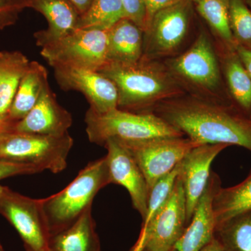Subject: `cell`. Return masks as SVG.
<instances>
[{"label": "cell", "mask_w": 251, "mask_h": 251, "mask_svg": "<svg viewBox=\"0 0 251 251\" xmlns=\"http://www.w3.org/2000/svg\"><path fill=\"white\" fill-rule=\"evenodd\" d=\"M244 1L246 4L249 6V9H251V0H244Z\"/></svg>", "instance_id": "d590c367"}, {"label": "cell", "mask_w": 251, "mask_h": 251, "mask_svg": "<svg viewBox=\"0 0 251 251\" xmlns=\"http://www.w3.org/2000/svg\"><path fill=\"white\" fill-rule=\"evenodd\" d=\"M191 18L189 0H181L156 13L143 31V58L166 57L177 50L186 39Z\"/></svg>", "instance_id": "30bf717a"}, {"label": "cell", "mask_w": 251, "mask_h": 251, "mask_svg": "<svg viewBox=\"0 0 251 251\" xmlns=\"http://www.w3.org/2000/svg\"><path fill=\"white\" fill-rule=\"evenodd\" d=\"M168 69L179 82L205 94H214L217 100L221 92L222 77L219 59L209 36L201 32L188 50L171 59Z\"/></svg>", "instance_id": "52a82bcc"}, {"label": "cell", "mask_w": 251, "mask_h": 251, "mask_svg": "<svg viewBox=\"0 0 251 251\" xmlns=\"http://www.w3.org/2000/svg\"><path fill=\"white\" fill-rule=\"evenodd\" d=\"M103 147L108 150L105 156L111 184L120 185L127 190L133 208L144 219L148 210L150 189L143 172L121 142L108 140Z\"/></svg>", "instance_id": "4fadbf2b"}, {"label": "cell", "mask_w": 251, "mask_h": 251, "mask_svg": "<svg viewBox=\"0 0 251 251\" xmlns=\"http://www.w3.org/2000/svg\"><path fill=\"white\" fill-rule=\"evenodd\" d=\"M221 48V63L231 100L241 111L251 117V77L235 49L222 44Z\"/></svg>", "instance_id": "ffe728a7"}, {"label": "cell", "mask_w": 251, "mask_h": 251, "mask_svg": "<svg viewBox=\"0 0 251 251\" xmlns=\"http://www.w3.org/2000/svg\"><path fill=\"white\" fill-rule=\"evenodd\" d=\"M221 186L219 175L211 172L204 193L189 224L175 245L177 251H201L214 237L216 222L213 201Z\"/></svg>", "instance_id": "9a60e30c"}, {"label": "cell", "mask_w": 251, "mask_h": 251, "mask_svg": "<svg viewBox=\"0 0 251 251\" xmlns=\"http://www.w3.org/2000/svg\"><path fill=\"white\" fill-rule=\"evenodd\" d=\"M92 206L68 228L49 237L50 251H101Z\"/></svg>", "instance_id": "d6986e66"}, {"label": "cell", "mask_w": 251, "mask_h": 251, "mask_svg": "<svg viewBox=\"0 0 251 251\" xmlns=\"http://www.w3.org/2000/svg\"><path fill=\"white\" fill-rule=\"evenodd\" d=\"M16 123L17 122L13 121L8 115L0 116V138L6 133L14 130Z\"/></svg>", "instance_id": "d6a6232c"}, {"label": "cell", "mask_w": 251, "mask_h": 251, "mask_svg": "<svg viewBox=\"0 0 251 251\" xmlns=\"http://www.w3.org/2000/svg\"><path fill=\"white\" fill-rule=\"evenodd\" d=\"M0 214L14 226L25 247L49 249V233L41 211L40 199H33L0 185Z\"/></svg>", "instance_id": "8fae6325"}, {"label": "cell", "mask_w": 251, "mask_h": 251, "mask_svg": "<svg viewBox=\"0 0 251 251\" xmlns=\"http://www.w3.org/2000/svg\"><path fill=\"white\" fill-rule=\"evenodd\" d=\"M72 114L57 102L50 85L46 87L37 103L23 120L18 122L14 130L21 133L44 135H62L72 126Z\"/></svg>", "instance_id": "2e32d148"}, {"label": "cell", "mask_w": 251, "mask_h": 251, "mask_svg": "<svg viewBox=\"0 0 251 251\" xmlns=\"http://www.w3.org/2000/svg\"><path fill=\"white\" fill-rule=\"evenodd\" d=\"M110 184L108 163L104 156L89 163L60 192L40 199L50 237L72 226L92 206L99 191Z\"/></svg>", "instance_id": "3957f363"}, {"label": "cell", "mask_w": 251, "mask_h": 251, "mask_svg": "<svg viewBox=\"0 0 251 251\" xmlns=\"http://www.w3.org/2000/svg\"><path fill=\"white\" fill-rule=\"evenodd\" d=\"M29 59L18 51L0 52V116H6L27 69Z\"/></svg>", "instance_id": "7402d4cb"}, {"label": "cell", "mask_w": 251, "mask_h": 251, "mask_svg": "<svg viewBox=\"0 0 251 251\" xmlns=\"http://www.w3.org/2000/svg\"><path fill=\"white\" fill-rule=\"evenodd\" d=\"M0 251H4V249H3L2 246H1V243H0Z\"/></svg>", "instance_id": "74e56055"}, {"label": "cell", "mask_w": 251, "mask_h": 251, "mask_svg": "<svg viewBox=\"0 0 251 251\" xmlns=\"http://www.w3.org/2000/svg\"><path fill=\"white\" fill-rule=\"evenodd\" d=\"M229 17L237 44L251 50V9L244 0H229Z\"/></svg>", "instance_id": "4316f807"}, {"label": "cell", "mask_w": 251, "mask_h": 251, "mask_svg": "<svg viewBox=\"0 0 251 251\" xmlns=\"http://www.w3.org/2000/svg\"><path fill=\"white\" fill-rule=\"evenodd\" d=\"M125 18L134 23L143 31L146 25V9L144 0H122Z\"/></svg>", "instance_id": "f1b7e54d"}, {"label": "cell", "mask_w": 251, "mask_h": 251, "mask_svg": "<svg viewBox=\"0 0 251 251\" xmlns=\"http://www.w3.org/2000/svg\"><path fill=\"white\" fill-rule=\"evenodd\" d=\"M200 145H237L251 151V117L232 102L177 97L151 111Z\"/></svg>", "instance_id": "6da1fadb"}, {"label": "cell", "mask_w": 251, "mask_h": 251, "mask_svg": "<svg viewBox=\"0 0 251 251\" xmlns=\"http://www.w3.org/2000/svg\"><path fill=\"white\" fill-rule=\"evenodd\" d=\"M25 7L31 8L45 16L47 29L34 34L36 44L44 47L77 28L80 15L68 0H23Z\"/></svg>", "instance_id": "e0dca14e"}, {"label": "cell", "mask_w": 251, "mask_h": 251, "mask_svg": "<svg viewBox=\"0 0 251 251\" xmlns=\"http://www.w3.org/2000/svg\"><path fill=\"white\" fill-rule=\"evenodd\" d=\"M235 50L239 58L245 68L249 76L251 77V50L246 49L240 45H236Z\"/></svg>", "instance_id": "1f68e13d"}, {"label": "cell", "mask_w": 251, "mask_h": 251, "mask_svg": "<svg viewBox=\"0 0 251 251\" xmlns=\"http://www.w3.org/2000/svg\"><path fill=\"white\" fill-rule=\"evenodd\" d=\"M40 168L33 165L15 163L0 158V180L16 175H33L40 173Z\"/></svg>", "instance_id": "f546056e"}, {"label": "cell", "mask_w": 251, "mask_h": 251, "mask_svg": "<svg viewBox=\"0 0 251 251\" xmlns=\"http://www.w3.org/2000/svg\"><path fill=\"white\" fill-rule=\"evenodd\" d=\"M227 147L223 144H202L192 149L180 162L179 176L186 196L188 225L207 185L212 162Z\"/></svg>", "instance_id": "5bb4252c"}, {"label": "cell", "mask_w": 251, "mask_h": 251, "mask_svg": "<svg viewBox=\"0 0 251 251\" xmlns=\"http://www.w3.org/2000/svg\"><path fill=\"white\" fill-rule=\"evenodd\" d=\"M73 145L69 133L53 136L12 130L0 138V158L57 174L67 168Z\"/></svg>", "instance_id": "5b68a950"}, {"label": "cell", "mask_w": 251, "mask_h": 251, "mask_svg": "<svg viewBox=\"0 0 251 251\" xmlns=\"http://www.w3.org/2000/svg\"><path fill=\"white\" fill-rule=\"evenodd\" d=\"M125 18L122 0H93L88 10L79 18L77 28L108 30Z\"/></svg>", "instance_id": "484cf974"}, {"label": "cell", "mask_w": 251, "mask_h": 251, "mask_svg": "<svg viewBox=\"0 0 251 251\" xmlns=\"http://www.w3.org/2000/svg\"><path fill=\"white\" fill-rule=\"evenodd\" d=\"M191 1H193V2H194V1H196V0H191Z\"/></svg>", "instance_id": "ab89813d"}, {"label": "cell", "mask_w": 251, "mask_h": 251, "mask_svg": "<svg viewBox=\"0 0 251 251\" xmlns=\"http://www.w3.org/2000/svg\"><path fill=\"white\" fill-rule=\"evenodd\" d=\"M179 1L181 0H144L146 9V25L145 29H146L153 15L160 10L176 4Z\"/></svg>", "instance_id": "4dcf8cb0"}, {"label": "cell", "mask_w": 251, "mask_h": 251, "mask_svg": "<svg viewBox=\"0 0 251 251\" xmlns=\"http://www.w3.org/2000/svg\"><path fill=\"white\" fill-rule=\"evenodd\" d=\"M143 251H149L146 250V249H144V250H143ZM176 251V249H175H175H173V250H172V251Z\"/></svg>", "instance_id": "f35d334b"}, {"label": "cell", "mask_w": 251, "mask_h": 251, "mask_svg": "<svg viewBox=\"0 0 251 251\" xmlns=\"http://www.w3.org/2000/svg\"><path fill=\"white\" fill-rule=\"evenodd\" d=\"M143 30L127 18H123L107 30L106 62L131 64L143 54Z\"/></svg>", "instance_id": "ac0fdd59"}, {"label": "cell", "mask_w": 251, "mask_h": 251, "mask_svg": "<svg viewBox=\"0 0 251 251\" xmlns=\"http://www.w3.org/2000/svg\"><path fill=\"white\" fill-rule=\"evenodd\" d=\"M54 77L63 90L78 91L85 96L90 108L103 114L117 108L118 92L115 84L97 71L72 67H54Z\"/></svg>", "instance_id": "7c38bea8"}, {"label": "cell", "mask_w": 251, "mask_h": 251, "mask_svg": "<svg viewBox=\"0 0 251 251\" xmlns=\"http://www.w3.org/2000/svg\"><path fill=\"white\" fill-rule=\"evenodd\" d=\"M214 237L224 251H251V210L216 226Z\"/></svg>", "instance_id": "cb8c5ba5"}, {"label": "cell", "mask_w": 251, "mask_h": 251, "mask_svg": "<svg viewBox=\"0 0 251 251\" xmlns=\"http://www.w3.org/2000/svg\"><path fill=\"white\" fill-rule=\"evenodd\" d=\"M198 12L204 20L222 45L235 49L237 45L229 25V0H196Z\"/></svg>", "instance_id": "d4e9b609"}, {"label": "cell", "mask_w": 251, "mask_h": 251, "mask_svg": "<svg viewBox=\"0 0 251 251\" xmlns=\"http://www.w3.org/2000/svg\"><path fill=\"white\" fill-rule=\"evenodd\" d=\"M107 30L77 28L41 48L52 68L72 67L98 71L106 62Z\"/></svg>", "instance_id": "8992f818"}, {"label": "cell", "mask_w": 251, "mask_h": 251, "mask_svg": "<svg viewBox=\"0 0 251 251\" xmlns=\"http://www.w3.org/2000/svg\"><path fill=\"white\" fill-rule=\"evenodd\" d=\"M85 122L89 140L99 146H104L110 139L135 142L185 136L152 112H133L116 108L100 114L90 108Z\"/></svg>", "instance_id": "277c9868"}, {"label": "cell", "mask_w": 251, "mask_h": 251, "mask_svg": "<svg viewBox=\"0 0 251 251\" xmlns=\"http://www.w3.org/2000/svg\"><path fill=\"white\" fill-rule=\"evenodd\" d=\"M24 9L23 0H0V29L15 24Z\"/></svg>", "instance_id": "83f0119b"}, {"label": "cell", "mask_w": 251, "mask_h": 251, "mask_svg": "<svg viewBox=\"0 0 251 251\" xmlns=\"http://www.w3.org/2000/svg\"><path fill=\"white\" fill-rule=\"evenodd\" d=\"M68 1L75 7L80 16L88 10L93 0H68Z\"/></svg>", "instance_id": "836d02e7"}, {"label": "cell", "mask_w": 251, "mask_h": 251, "mask_svg": "<svg viewBox=\"0 0 251 251\" xmlns=\"http://www.w3.org/2000/svg\"><path fill=\"white\" fill-rule=\"evenodd\" d=\"M25 251H50L49 250V249H48V250H45V251H34V250H32V249H29V248L25 247Z\"/></svg>", "instance_id": "8d00e7d4"}, {"label": "cell", "mask_w": 251, "mask_h": 251, "mask_svg": "<svg viewBox=\"0 0 251 251\" xmlns=\"http://www.w3.org/2000/svg\"><path fill=\"white\" fill-rule=\"evenodd\" d=\"M216 226L251 210V172L240 184L220 188L213 201Z\"/></svg>", "instance_id": "603a6c76"}, {"label": "cell", "mask_w": 251, "mask_h": 251, "mask_svg": "<svg viewBox=\"0 0 251 251\" xmlns=\"http://www.w3.org/2000/svg\"><path fill=\"white\" fill-rule=\"evenodd\" d=\"M186 196L179 175L169 196L150 222L142 227L133 251H171L187 227Z\"/></svg>", "instance_id": "ba28073f"}, {"label": "cell", "mask_w": 251, "mask_h": 251, "mask_svg": "<svg viewBox=\"0 0 251 251\" xmlns=\"http://www.w3.org/2000/svg\"><path fill=\"white\" fill-rule=\"evenodd\" d=\"M49 85L46 67L35 61L30 62L10 108L8 114L9 118L16 122L23 120L34 108Z\"/></svg>", "instance_id": "44dd1931"}, {"label": "cell", "mask_w": 251, "mask_h": 251, "mask_svg": "<svg viewBox=\"0 0 251 251\" xmlns=\"http://www.w3.org/2000/svg\"><path fill=\"white\" fill-rule=\"evenodd\" d=\"M97 72L116 86L117 108L126 111L150 112L160 102L183 93L167 68L143 57L131 64L105 62Z\"/></svg>", "instance_id": "7a4b0ae2"}, {"label": "cell", "mask_w": 251, "mask_h": 251, "mask_svg": "<svg viewBox=\"0 0 251 251\" xmlns=\"http://www.w3.org/2000/svg\"><path fill=\"white\" fill-rule=\"evenodd\" d=\"M121 143L138 163L150 191L175 169L192 149L200 145L186 136Z\"/></svg>", "instance_id": "9c48e42d"}, {"label": "cell", "mask_w": 251, "mask_h": 251, "mask_svg": "<svg viewBox=\"0 0 251 251\" xmlns=\"http://www.w3.org/2000/svg\"><path fill=\"white\" fill-rule=\"evenodd\" d=\"M201 251H224L217 239L214 237Z\"/></svg>", "instance_id": "e575fe53"}]
</instances>
